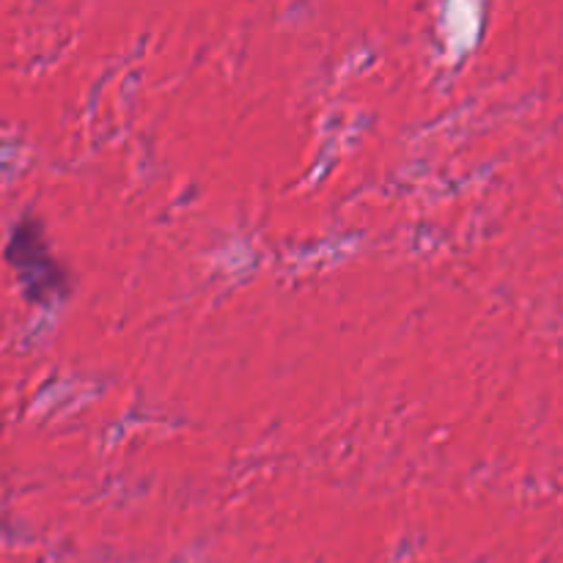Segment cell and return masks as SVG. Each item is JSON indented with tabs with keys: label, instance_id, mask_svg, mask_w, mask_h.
I'll list each match as a JSON object with an SVG mask.
<instances>
[{
	"label": "cell",
	"instance_id": "cell-1",
	"mask_svg": "<svg viewBox=\"0 0 563 563\" xmlns=\"http://www.w3.org/2000/svg\"><path fill=\"white\" fill-rule=\"evenodd\" d=\"M5 256H9L16 275H20L31 300H47L49 295H58V291L66 289V273L55 262L38 220L25 218L16 225Z\"/></svg>",
	"mask_w": 563,
	"mask_h": 563
}]
</instances>
